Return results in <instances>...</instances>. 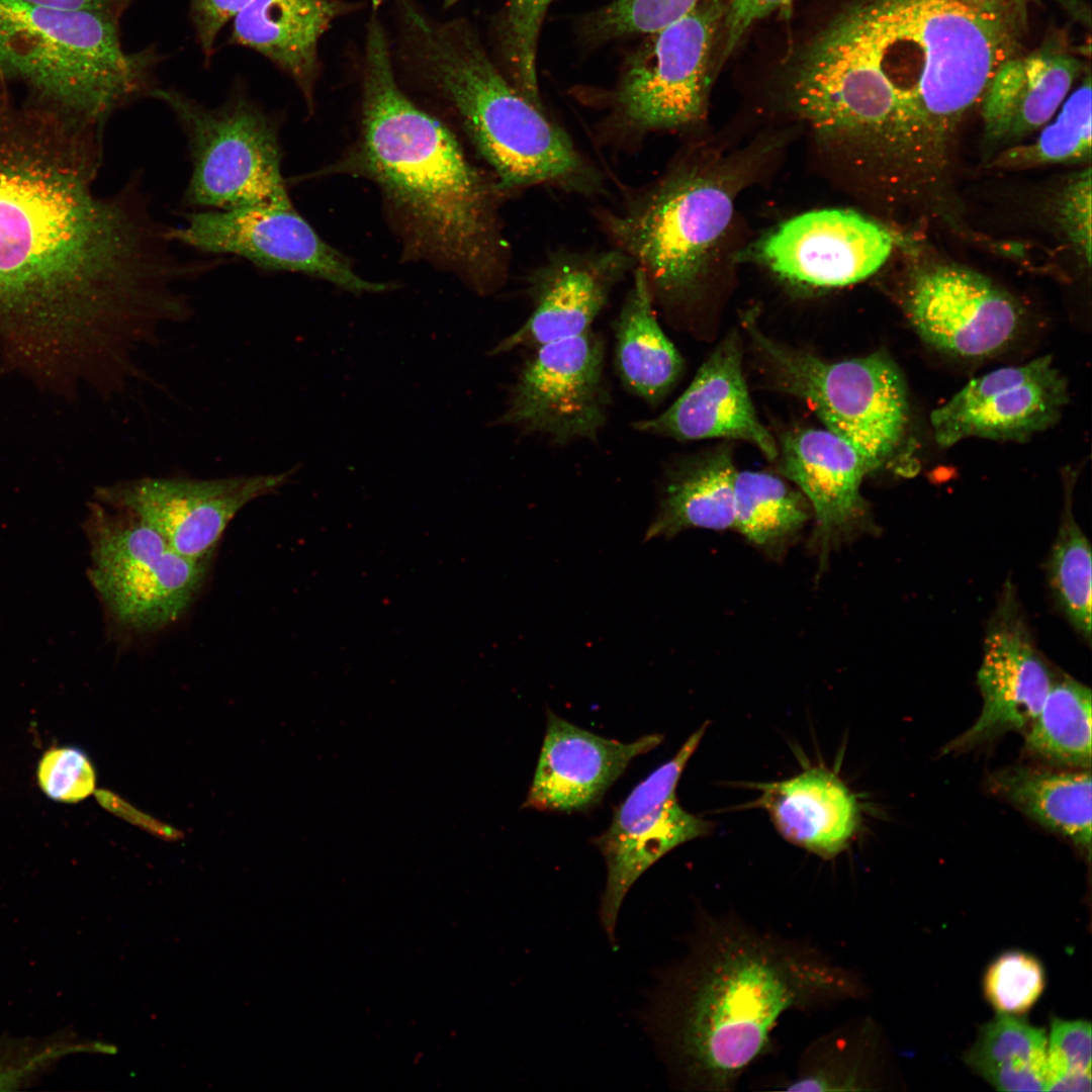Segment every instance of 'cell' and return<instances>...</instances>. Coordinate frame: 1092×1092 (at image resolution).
<instances>
[{
    "label": "cell",
    "instance_id": "f546056e",
    "mask_svg": "<svg viewBox=\"0 0 1092 1092\" xmlns=\"http://www.w3.org/2000/svg\"><path fill=\"white\" fill-rule=\"evenodd\" d=\"M1046 1060L1044 1031L1009 1014L985 1024L965 1056L975 1072L1008 1092L1045 1091Z\"/></svg>",
    "mask_w": 1092,
    "mask_h": 1092
},
{
    "label": "cell",
    "instance_id": "ab89813d",
    "mask_svg": "<svg viewBox=\"0 0 1092 1092\" xmlns=\"http://www.w3.org/2000/svg\"><path fill=\"white\" fill-rule=\"evenodd\" d=\"M1091 1025L1084 1020L1054 1019L1048 1041V1088L1057 1081L1091 1075Z\"/></svg>",
    "mask_w": 1092,
    "mask_h": 1092
},
{
    "label": "cell",
    "instance_id": "836d02e7",
    "mask_svg": "<svg viewBox=\"0 0 1092 1092\" xmlns=\"http://www.w3.org/2000/svg\"><path fill=\"white\" fill-rule=\"evenodd\" d=\"M862 1028L838 1026L811 1041L801 1054L793 1078L774 1082L785 1091H855L864 1089L866 1042Z\"/></svg>",
    "mask_w": 1092,
    "mask_h": 1092
},
{
    "label": "cell",
    "instance_id": "52a82bcc",
    "mask_svg": "<svg viewBox=\"0 0 1092 1092\" xmlns=\"http://www.w3.org/2000/svg\"><path fill=\"white\" fill-rule=\"evenodd\" d=\"M732 212L728 187L688 160L594 211L612 247L642 270L654 303L667 312L690 302Z\"/></svg>",
    "mask_w": 1092,
    "mask_h": 1092
},
{
    "label": "cell",
    "instance_id": "9c48e42d",
    "mask_svg": "<svg viewBox=\"0 0 1092 1092\" xmlns=\"http://www.w3.org/2000/svg\"><path fill=\"white\" fill-rule=\"evenodd\" d=\"M187 139L192 163L184 203L210 210L292 206L282 175L275 117L236 86L225 101L208 107L174 89L155 87Z\"/></svg>",
    "mask_w": 1092,
    "mask_h": 1092
},
{
    "label": "cell",
    "instance_id": "f1b7e54d",
    "mask_svg": "<svg viewBox=\"0 0 1092 1092\" xmlns=\"http://www.w3.org/2000/svg\"><path fill=\"white\" fill-rule=\"evenodd\" d=\"M991 791L1027 817L1091 853L1090 768L1011 766L989 778Z\"/></svg>",
    "mask_w": 1092,
    "mask_h": 1092
},
{
    "label": "cell",
    "instance_id": "484cf974",
    "mask_svg": "<svg viewBox=\"0 0 1092 1092\" xmlns=\"http://www.w3.org/2000/svg\"><path fill=\"white\" fill-rule=\"evenodd\" d=\"M347 10L342 0H253L233 18L229 42L257 52L289 76L311 109L320 39Z\"/></svg>",
    "mask_w": 1092,
    "mask_h": 1092
},
{
    "label": "cell",
    "instance_id": "ee69618b",
    "mask_svg": "<svg viewBox=\"0 0 1092 1092\" xmlns=\"http://www.w3.org/2000/svg\"><path fill=\"white\" fill-rule=\"evenodd\" d=\"M792 1L729 0L723 17L725 34L722 57L725 59L731 54L754 23L777 10L786 8Z\"/></svg>",
    "mask_w": 1092,
    "mask_h": 1092
},
{
    "label": "cell",
    "instance_id": "cb8c5ba5",
    "mask_svg": "<svg viewBox=\"0 0 1092 1092\" xmlns=\"http://www.w3.org/2000/svg\"><path fill=\"white\" fill-rule=\"evenodd\" d=\"M1082 70V62L1055 42L1005 60L980 102L987 142L1004 149L1040 129L1057 113Z\"/></svg>",
    "mask_w": 1092,
    "mask_h": 1092
},
{
    "label": "cell",
    "instance_id": "8d00e7d4",
    "mask_svg": "<svg viewBox=\"0 0 1092 1092\" xmlns=\"http://www.w3.org/2000/svg\"><path fill=\"white\" fill-rule=\"evenodd\" d=\"M700 0H611L586 23L592 40L650 34L689 13Z\"/></svg>",
    "mask_w": 1092,
    "mask_h": 1092
},
{
    "label": "cell",
    "instance_id": "8fae6325",
    "mask_svg": "<svg viewBox=\"0 0 1092 1092\" xmlns=\"http://www.w3.org/2000/svg\"><path fill=\"white\" fill-rule=\"evenodd\" d=\"M83 528L88 577L113 630L150 634L184 615L210 559L181 555L144 521L96 499L89 503Z\"/></svg>",
    "mask_w": 1092,
    "mask_h": 1092
},
{
    "label": "cell",
    "instance_id": "30bf717a",
    "mask_svg": "<svg viewBox=\"0 0 1092 1092\" xmlns=\"http://www.w3.org/2000/svg\"><path fill=\"white\" fill-rule=\"evenodd\" d=\"M752 347L771 385L805 400L826 429L852 444L877 469L900 443L909 416L905 382L879 351L828 361L791 348L746 322Z\"/></svg>",
    "mask_w": 1092,
    "mask_h": 1092
},
{
    "label": "cell",
    "instance_id": "277c9868",
    "mask_svg": "<svg viewBox=\"0 0 1092 1092\" xmlns=\"http://www.w3.org/2000/svg\"><path fill=\"white\" fill-rule=\"evenodd\" d=\"M357 138L314 176L347 174L380 190L406 259L457 275L479 295L506 283L511 249L500 216L506 196L472 163L456 135L399 88L385 32L368 26Z\"/></svg>",
    "mask_w": 1092,
    "mask_h": 1092
},
{
    "label": "cell",
    "instance_id": "ffe728a7",
    "mask_svg": "<svg viewBox=\"0 0 1092 1092\" xmlns=\"http://www.w3.org/2000/svg\"><path fill=\"white\" fill-rule=\"evenodd\" d=\"M635 265L624 253L557 250L526 277L532 310L488 352L497 356L576 336L592 329L614 288Z\"/></svg>",
    "mask_w": 1092,
    "mask_h": 1092
},
{
    "label": "cell",
    "instance_id": "1f68e13d",
    "mask_svg": "<svg viewBox=\"0 0 1092 1092\" xmlns=\"http://www.w3.org/2000/svg\"><path fill=\"white\" fill-rule=\"evenodd\" d=\"M1091 690L1066 676L1054 680L1043 705L1024 732L1027 752L1068 768L1091 767Z\"/></svg>",
    "mask_w": 1092,
    "mask_h": 1092
},
{
    "label": "cell",
    "instance_id": "bcb514c9",
    "mask_svg": "<svg viewBox=\"0 0 1092 1092\" xmlns=\"http://www.w3.org/2000/svg\"><path fill=\"white\" fill-rule=\"evenodd\" d=\"M969 6L1022 23L1027 0H959Z\"/></svg>",
    "mask_w": 1092,
    "mask_h": 1092
},
{
    "label": "cell",
    "instance_id": "3957f363",
    "mask_svg": "<svg viewBox=\"0 0 1092 1092\" xmlns=\"http://www.w3.org/2000/svg\"><path fill=\"white\" fill-rule=\"evenodd\" d=\"M862 994L853 971L809 941L701 910L684 954L658 973L642 1021L678 1088L726 1092L774 1050L787 1012Z\"/></svg>",
    "mask_w": 1092,
    "mask_h": 1092
},
{
    "label": "cell",
    "instance_id": "ba28073f",
    "mask_svg": "<svg viewBox=\"0 0 1092 1092\" xmlns=\"http://www.w3.org/2000/svg\"><path fill=\"white\" fill-rule=\"evenodd\" d=\"M722 0H700L681 18L647 34L615 86L601 95L594 129L603 147L631 152L648 135L695 125L704 115Z\"/></svg>",
    "mask_w": 1092,
    "mask_h": 1092
},
{
    "label": "cell",
    "instance_id": "83f0119b",
    "mask_svg": "<svg viewBox=\"0 0 1092 1092\" xmlns=\"http://www.w3.org/2000/svg\"><path fill=\"white\" fill-rule=\"evenodd\" d=\"M737 472L728 447L670 468L645 540L671 538L689 529H734Z\"/></svg>",
    "mask_w": 1092,
    "mask_h": 1092
},
{
    "label": "cell",
    "instance_id": "e0dca14e",
    "mask_svg": "<svg viewBox=\"0 0 1092 1092\" xmlns=\"http://www.w3.org/2000/svg\"><path fill=\"white\" fill-rule=\"evenodd\" d=\"M1068 396L1053 358L1040 356L970 380L932 411L930 424L941 447L973 437L1020 442L1058 422Z\"/></svg>",
    "mask_w": 1092,
    "mask_h": 1092
},
{
    "label": "cell",
    "instance_id": "7a4b0ae2",
    "mask_svg": "<svg viewBox=\"0 0 1092 1092\" xmlns=\"http://www.w3.org/2000/svg\"><path fill=\"white\" fill-rule=\"evenodd\" d=\"M1021 24L959 0L860 2L802 53L793 105L819 133L892 146L891 162L908 178H934L963 118L1015 55Z\"/></svg>",
    "mask_w": 1092,
    "mask_h": 1092
},
{
    "label": "cell",
    "instance_id": "4316f807",
    "mask_svg": "<svg viewBox=\"0 0 1092 1092\" xmlns=\"http://www.w3.org/2000/svg\"><path fill=\"white\" fill-rule=\"evenodd\" d=\"M615 321L614 365L624 387L648 405L660 403L679 379L684 361L661 329L639 268Z\"/></svg>",
    "mask_w": 1092,
    "mask_h": 1092
},
{
    "label": "cell",
    "instance_id": "d590c367",
    "mask_svg": "<svg viewBox=\"0 0 1092 1092\" xmlns=\"http://www.w3.org/2000/svg\"><path fill=\"white\" fill-rule=\"evenodd\" d=\"M553 0H507L498 24L504 74L531 102L544 107L536 59L540 31Z\"/></svg>",
    "mask_w": 1092,
    "mask_h": 1092
},
{
    "label": "cell",
    "instance_id": "4dcf8cb0",
    "mask_svg": "<svg viewBox=\"0 0 1092 1092\" xmlns=\"http://www.w3.org/2000/svg\"><path fill=\"white\" fill-rule=\"evenodd\" d=\"M813 516L801 491L777 475L738 471L734 529L767 555L778 557Z\"/></svg>",
    "mask_w": 1092,
    "mask_h": 1092
},
{
    "label": "cell",
    "instance_id": "2e32d148",
    "mask_svg": "<svg viewBox=\"0 0 1092 1092\" xmlns=\"http://www.w3.org/2000/svg\"><path fill=\"white\" fill-rule=\"evenodd\" d=\"M904 307L920 338L945 354L980 359L1000 352L1018 335L1023 314L1006 291L983 274L951 263L914 270Z\"/></svg>",
    "mask_w": 1092,
    "mask_h": 1092
},
{
    "label": "cell",
    "instance_id": "7c38bea8",
    "mask_svg": "<svg viewBox=\"0 0 1092 1092\" xmlns=\"http://www.w3.org/2000/svg\"><path fill=\"white\" fill-rule=\"evenodd\" d=\"M605 356L592 329L532 349L494 425L556 446L597 442L611 404Z\"/></svg>",
    "mask_w": 1092,
    "mask_h": 1092
},
{
    "label": "cell",
    "instance_id": "e575fe53",
    "mask_svg": "<svg viewBox=\"0 0 1092 1092\" xmlns=\"http://www.w3.org/2000/svg\"><path fill=\"white\" fill-rule=\"evenodd\" d=\"M1091 547L1066 503L1052 548L1049 576L1055 598L1069 623L1086 639L1091 636Z\"/></svg>",
    "mask_w": 1092,
    "mask_h": 1092
},
{
    "label": "cell",
    "instance_id": "4fadbf2b",
    "mask_svg": "<svg viewBox=\"0 0 1092 1092\" xmlns=\"http://www.w3.org/2000/svg\"><path fill=\"white\" fill-rule=\"evenodd\" d=\"M707 724L697 729L672 758L632 790L616 808L607 830L592 841L606 862L599 919L613 947L617 946L620 910L636 881L667 852L712 830L711 822L687 812L675 795L678 781Z\"/></svg>",
    "mask_w": 1092,
    "mask_h": 1092
},
{
    "label": "cell",
    "instance_id": "5b68a950",
    "mask_svg": "<svg viewBox=\"0 0 1092 1092\" xmlns=\"http://www.w3.org/2000/svg\"><path fill=\"white\" fill-rule=\"evenodd\" d=\"M421 72L489 165L505 195L548 186L582 196L604 191L600 169L569 134L525 97L462 23H437L405 7Z\"/></svg>",
    "mask_w": 1092,
    "mask_h": 1092
},
{
    "label": "cell",
    "instance_id": "74e56055",
    "mask_svg": "<svg viewBox=\"0 0 1092 1092\" xmlns=\"http://www.w3.org/2000/svg\"><path fill=\"white\" fill-rule=\"evenodd\" d=\"M1044 987L1043 969L1039 962L1024 952L1010 951L997 958L988 968L984 979L989 1003L1004 1014L1028 1010Z\"/></svg>",
    "mask_w": 1092,
    "mask_h": 1092
},
{
    "label": "cell",
    "instance_id": "9a60e30c",
    "mask_svg": "<svg viewBox=\"0 0 1092 1092\" xmlns=\"http://www.w3.org/2000/svg\"><path fill=\"white\" fill-rule=\"evenodd\" d=\"M296 471L211 479L144 477L98 486L94 499L144 521L181 555L205 560L240 510L277 492Z\"/></svg>",
    "mask_w": 1092,
    "mask_h": 1092
},
{
    "label": "cell",
    "instance_id": "f35d334b",
    "mask_svg": "<svg viewBox=\"0 0 1092 1092\" xmlns=\"http://www.w3.org/2000/svg\"><path fill=\"white\" fill-rule=\"evenodd\" d=\"M36 780L49 799L73 804L95 792L96 771L83 749L73 745L54 746L40 757Z\"/></svg>",
    "mask_w": 1092,
    "mask_h": 1092
},
{
    "label": "cell",
    "instance_id": "6da1fadb",
    "mask_svg": "<svg viewBox=\"0 0 1092 1092\" xmlns=\"http://www.w3.org/2000/svg\"><path fill=\"white\" fill-rule=\"evenodd\" d=\"M96 131L0 102V366L71 398L124 373L185 273L138 174L94 192Z\"/></svg>",
    "mask_w": 1092,
    "mask_h": 1092
},
{
    "label": "cell",
    "instance_id": "ac0fdd59",
    "mask_svg": "<svg viewBox=\"0 0 1092 1092\" xmlns=\"http://www.w3.org/2000/svg\"><path fill=\"white\" fill-rule=\"evenodd\" d=\"M894 245L889 229L856 211L821 209L785 221L757 243L754 253L784 279L840 287L876 273Z\"/></svg>",
    "mask_w": 1092,
    "mask_h": 1092
},
{
    "label": "cell",
    "instance_id": "603a6c76",
    "mask_svg": "<svg viewBox=\"0 0 1092 1092\" xmlns=\"http://www.w3.org/2000/svg\"><path fill=\"white\" fill-rule=\"evenodd\" d=\"M661 734L622 742L547 712V726L524 808L573 813L597 805L637 756L657 747Z\"/></svg>",
    "mask_w": 1092,
    "mask_h": 1092
},
{
    "label": "cell",
    "instance_id": "60d3db41",
    "mask_svg": "<svg viewBox=\"0 0 1092 1092\" xmlns=\"http://www.w3.org/2000/svg\"><path fill=\"white\" fill-rule=\"evenodd\" d=\"M1060 226L1069 243L1091 262V170L1088 166L1063 189L1058 203Z\"/></svg>",
    "mask_w": 1092,
    "mask_h": 1092
},
{
    "label": "cell",
    "instance_id": "8992f818",
    "mask_svg": "<svg viewBox=\"0 0 1092 1092\" xmlns=\"http://www.w3.org/2000/svg\"><path fill=\"white\" fill-rule=\"evenodd\" d=\"M120 19L27 0H0V79L32 104L98 129L156 87L158 50H124Z\"/></svg>",
    "mask_w": 1092,
    "mask_h": 1092
},
{
    "label": "cell",
    "instance_id": "44dd1931",
    "mask_svg": "<svg viewBox=\"0 0 1092 1092\" xmlns=\"http://www.w3.org/2000/svg\"><path fill=\"white\" fill-rule=\"evenodd\" d=\"M778 447L780 472L811 507L816 522L813 545L824 562L831 550L869 527L860 486L875 468L852 444L828 429L789 431Z\"/></svg>",
    "mask_w": 1092,
    "mask_h": 1092
},
{
    "label": "cell",
    "instance_id": "d6a6232c",
    "mask_svg": "<svg viewBox=\"0 0 1092 1092\" xmlns=\"http://www.w3.org/2000/svg\"><path fill=\"white\" fill-rule=\"evenodd\" d=\"M1031 142L1018 143L995 155L991 168L1023 170L1056 164L1088 163L1091 159V79L1062 104L1053 121L1044 124Z\"/></svg>",
    "mask_w": 1092,
    "mask_h": 1092
},
{
    "label": "cell",
    "instance_id": "7bdbcfd3",
    "mask_svg": "<svg viewBox=\"0 0 1092 1092\" xmlns=\"http://www.w3.org/2000/svg\"><path fill=\"white\" fill-rule=\"evenodd\" d=\"M253 0H190V17L197 43L206 63L215 52L216 40L233 18Z\"/></svg>",
    "mask_w": 1092,
    "mask_h": 1092
},
{
    "label": "cell",
    "instance_id": "7402d4cb",
    "mask_svg": "<svg viewBox=\"0 0 1092 1092\" xmlns=\"http://www.w3.org/2000/svg\"><path fill=\"white\" fill-rule=\"evenodd\" d=\"M632 428L676 441L740 440L755 446L770 460L779 451L778 442L761 424L750 398L736 332L720 342L670 406L653 418L633 422Z\"/></svg>",
    "mask_w": 1092,
    "mask_h": 1092
},
{
    "label": "cell",
    "instance_id": "d6986e66",
    "mask_svg": "<svg viewBox=\"0 0 1092 1092\" xmlns=\"http://www.w3.org/2000/svg\"><path fill=\"white\" fill-rule=\"evenodd\" d=\"M977 680L981 713L945 745L944 753L970 749L1009 731L1024 734L1053 686L1012 588L1004 592L988 624Z\"/></svg>",
    "mask_w": 1092,
    "mask_h": 1092
},
{
    "label": "cell",
    "instance_id": "f6af8a7d",
    "mask_svg": "<svg viewBox=\"0 0 1092 1092\" xmlns=\"http://www.w3.org/2000/svg\"><path fill=\"white\" fill-rule=\"evenodd\" d=\"M64 10L93 11L121 18L133 0H27Z\"/></svg>",
    "mask_w": 1092,
    "mask_h": 1092
},
{
    "label": "cell",
    "instance_id": "d4e9b609",
    "mask_svg": "<svg viewBox=\"0 0 1092 1092\" xmlns=\"http://www.w3.org/2000/svg\"><path fill=\"white\" fill-rule=\"evenodd\" d=\"M755 787L760 795L754 806L767 812L784 839L824 859L846 849L859 827L855 796L825 768Z\"/></svg>",
    "mask_w": 1092,
    "mask_h": 1092
},
{
    "label": "cell",
    "instance_id": "b9f144b4",
    "mask_svg": "<svg viewBox=\"0 0 1092 1092\" xmlns=\"http://www.w3.org/2000/svg\"><path fill=\"white\" fill-rule=\"evenodd\" d=\"M72 1050L62 1043H0V1090L17 1088L30 1075Z\"/></svg>",
    "mask_w": 1092,
    "mask_h": 1092
},
{
    "label": "cell",
    "instance_id": "5bb4252c",
    "mask_svg": "<svg viewBox=\"0 0 1092 1092\" xmlns=\"http://www.w3.org/2000/svg\"><path fill=\"white\" fill-rule=\"evenodd\" d=\"M182 226H169L168 237L209 254L246 259L260 269L302 273L354 294L394 288L363 279L350 260L326 243L295 207H243L196 210L184 214Z\"/></svg>",
    "mask_w": 1092,
    "mask_h": 1092
}]
</instances>
